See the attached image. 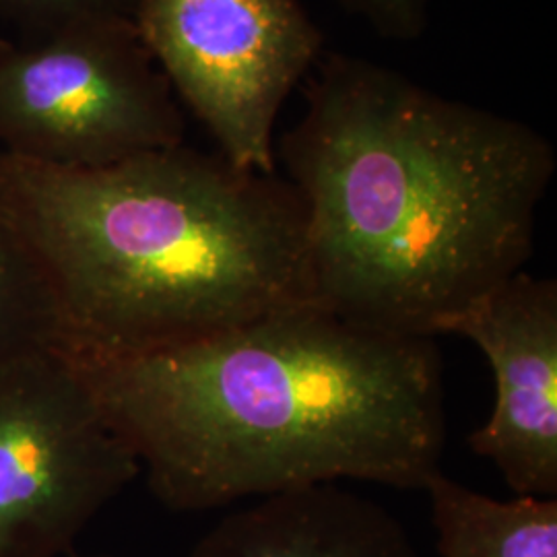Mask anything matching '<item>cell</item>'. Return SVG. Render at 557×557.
<instances>
[{"mask_svg":"<svg viewBox=\"0 0 557 557\" xmlns=\"http://www.w3.org/2000/svg\"><path fill=\"white\" fill-rule=\"evenodd\" d=\"M275 158L306 211L314 306L382 333L442 335L524 271L554 145L522 120L329 54Z\"/></svg>","mask_w":557,"mask_h":557,"instance_id":"cell-1","label":"cell"},{"mask_svg":"<svg viewBox=\"0 0 557 557\" xmlns=\"http://www.w3.org/2000/svg\"><path fill=\"white\" fill-rule=\"evenodd\" d=\"M71 363L174 512L343 479L425 490L442 473L434 338L301 306L139 358Z\"/></svg>","mask_w":557,"mask_h":557,"instance_id":"cell-2","label":"cell"},{"mask_svg":"<svg viewBox=\"0 0 557 557\" xmlns=\"http://www.w3.org/2000/svg\"><path fill=\"white\" fill-rule=\"evenodd\" d=\"M0 215L40 267L60 356L77 363L314 306L296 188L184 143L89 170L0 153Z\"/></svg>","mask_w":557,"mask_h":557,"instance_id":"cell-3","label":"cell"},{"mask_svg":"<svg viewBox=\"0 0 557 557\" xmlns=\"http://www.w3.org/2000/svg\"><path fill=\"white\" fill-rule=\"evenodd\" d=\"M182 143V106L133 17L0 38V153L89 170Z\"/></svg>","mask_w":557,"mask_h":557,"instance_id":"cell-4","label":"cell"},{"mask_svg":"<svg viewBox=\"0 0 557 557\" xmlns=\"http://www.w3.org/2000/svg\"><path fill=\"white\" fill-rule=\"evenodd\" d=\"M133 23L221 158L275 174L281 108L322 54L299 0H137Z\"/></svg>","mask_w":557,"mask_h":557,"instance_id":"cell-5","label":"cell"},{"mask_svg":"<svg viewBox=\"0 0 557 557\" xmlns=\"http://www.w3.org/2000/svg\"><path fill=\"white\" fill-rule=\"evenodd\" d=\"M140 465L77 368L38 354L0 368V557H69Z\"/></svg>","mask_w":557,"mask_h":557,"instance_id":"cell-6","label":"cell"},{"mask_svg":"<svg viewBox=\"0 0 557 557\" xmlns=\"http://www.w3.org/2000/svg\"><path fill=\"white\" fill-rule=\"evenodd\" d=\"M442 335L478 345L496 400L469 438L515 496L557 498V283L520 271L473 301Z\"/></svg>","mask_w":557,"mask_h":557,"instance_id":"cell-7","label":"cell"},{"mask_svg":"<svg viewBox=\"0 0 557 557\" xmlns=\"http://www.w3.org/2000/svg\"><path fill=\"white\" fill-rule=\"evenodd\" d=\"M186 557H418L397 517L337 483L257 498Z\"/></svg>","mask_w":557,"mask_h":557,"instance_id":"cell-8","label":"cell"},{"mask_svg":"<svg viewBox=\"0 0 557 557\" xmlns=\"http://www.w3.org/2000/svg\"><path fill=\"white\" fill-rule=\"evenodd\" d=\"M425 492L440 557H557V498L496 499L444 473Z\"/></svg>","mask_w":557,"mask_h":557,"instance_id":"cell-9","label":"cell"},{"mask_svg":"<svg viewBox=\"0 0 557 557\" xmlns=\"http://www.w3.org/2000/svg\"><path fill=\"white\" fill-rule=\"evenodd\" d=\"M60 354L59 320L40 267L0 215V368Z\"/></svg>","mask_w":557,"mask_h":557,"instance_id":"cell-10","label":"cell"},{"mask_svg":"<svg viewBox=\"0 0 557 557\" xmlns=\"http://www.w3.org/2000/svg\"><path fill=\"white\" fill-rule=\"evenodd\" d=\"M137 0H0V20L20 27L23 38L50 34L81 21L133 17Z\"/></svg>","mask_w":557,"mask_h":557,"instance_id":"cell-11","label":"cell"},{"mask_svg":"<svg viewBox=\"0 0 557 557\" xmlns=\"http://www.w3.org/2000/svg\"><path fill=\"white\" fill-rule=\"evenodd\" d=\"M347 11L370 23L380 36L411 40L421 34L428 0H337Z\"/></svg>","mask_w":557,"mask_h":557,"instance_id":"cell-12","label":"cell"},{"mask_svg":"<svg viewBox=\"0 0 557 557\" xmlns=\"http://www.w3.org/2000/svg\"><path fill=\"white\" fill-rule=\"evenodd\" d=\"M69 557H116V556H106V554H101V556H81V554H77V552H75V554H73V556H69Z\"/></svg>","mask_w":557,"mask_h":557,"instance_id":"cell-13","label":"cell"}]
</instances>
